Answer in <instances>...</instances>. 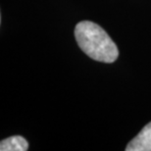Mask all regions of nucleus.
Listing matches in <instances>:
<instances>
[{
    "mask_svg": "<svg viewBox=\"0 0 151 151\" xmlns=\"http://www.w3.org/2000/svg\"><path fill=\"white\" fill-rule=\"evenodd\" d=\"M29 149V142L25 137L21 135H13L1 140V151H27Z\"/></svg>",
    "mask_w": 151,
    "mask_h": 151,
    "instance_id": "3",
    "label": "nucleus"
},
{
    "mask_svg": "<svg viewBox=\"0 0 151 151\" xmlns=\"http://www.w3.org/2000/svg\"><path fill=\"white\" fill-rule=\"evenodd\" d=\"M75 37L78 46L87 56L98 62L113 63L119 50L108 34L90 21H81L75 28Z\"/></svg>",
    "mask_w": 151,
    "mask_h": 151,
    "instance_id": "1",
    "label": "nucleus"
},
{
    "mask_svg": "<svg viewBox=\"0 0 151 151\" xmlns=\"http://www.w3.org/2000/svg\"><path fill=\"white\" fill-rule=\"evenodd\" d=\"M127 151H151V122L126 147Z\"/></svg>",
    "mask_w": 151,
    "mask_h": 151,
    "instance_id": "2",
    "label": "nucleus"
}]
</instances>
